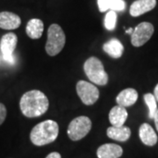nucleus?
I'll use <instances>...</instances> for the list:
<instances>
[{
  "instance_id": "f257e3e1",
  "label": "nucleus",
  "mask_w": 158,
  "mask_h": 158,
  "mask_svg": "<svg viewBox=\"0 0 158 158\" xmlns=\"http://www.w3.org/2000/svg\"><path fill=\"white\" fill-rule=\"evenodd\" d=\"M49 106L48 98L38 90L26 92L20 98L19 107L23 115L27 118H36L43 115Z\"/></svg>"
},
{
  "instance_id": "f03ea898",
  "label": "nucleus",
  "mask_w": 158,
  "mask_h": 158,
  "mask_svg": "<svg viewBox=\"0 0 158 158\" xmlns=\"http://www.w3.org/2000/svg\"><path fill=\"white\" fill-rule=\"evenodd\" d=\"M59 126L55 120L47 119L37 124L30 133V140L36 146H44L56 140Z\"/></svg>"
},
{
  "instance_id": "7ed1b4c3",
  "label": "nucleus",
  "mask_w": 158,
  "mask_h": 158,
  "mask_svg": "<svg viewBox=\"0 0 158 158\" xmlns=\"http://www.w3.org/2000/svg\"><path fill=\"white\" fill-rule=\"evenodd\" d=\"M66 42V36L62 28L57 24H52L48 30V40L45 46L46 52L50 56H57Z\"/></svg>"
},
{
  "instance_id": "20e7f679",
  "label": "nucleus",
  "mask_w": 158,
  "mask_h": 158,
  "mask_svg": "<svg viewBox=\"0 0 158 158\" xmlns=\"http://www.w3.org/2000/svg\"><path fill=\"white\" fill-rule=\"evenodd\" d=\"M84 70L90 82L98 85H106L108 83V74L106 72L101 61L97 57L87 59L84 65Z\"/></svg>"
},
{
  "instance_id": "39448f33",
  "label": "nucleus",
  "mask_w": 158,
  "mask_h": 158,
  "mask_svg": "<svg viewBox=\"0 0 158 158\" xmlns=\"http://www.w3.org/2000/svg\"><path fill=\"white\" fill-rule=\"evenodd\" d=\"M91 120L86 116H79L71 120L69 125L68 135L72 141H79L89 134L91 129Z\"/></svg>"
},
{
  "instance_id": "423d86ee",
  "label": "nucleus",
  "mask_w": 158,
  "mask_h": 158,
  "mask_svg": "<svg viewBox=\"0 0 158 158\" xmlns=\"http://www.w3.org/2000/svg\"><path fill=\"white\" fill-rule=\"evenodd\" d=\"M77 92L81 101L86 106L95 104L99 98V90L96 86L84 80H80L77 84Z\"/></svg>"
},
{
  "instance_id": "0eeeda50",
  "label": "nucleus",
  "mask_w": 158,
  "mask_h": 158,
  "mask_svg": "<svg viewBox=\"0 0 158 158\" xmlns=\"http://www.w3.org/2000/svg\"><path fill=\"white\" fill-rule=\"evenodd\" d=\"M18 43L17 35L13 33H8L3 35L0 40V49L2 52V56L4 61L9 64L15 63V56H13V52L16 48Z\"/></svg>"
},
{
  "instance_id": "6e6552de",
  "label": "nucleus",
  "mask_w": 158,
  "mask_h": 158,
  "mask_svg": "<svg viewBox=\"0 0 158 158\" xmlns=\"http://www.w3.org/2000/svg\"><path fill=\"white\" fill-rule=\"evenodd\" d=\"M154 34V27L151 23L141 22L134 29L131 34V43L135 47H141L147 43Z\"/></svg>"
},
{
  "instance_id": "1a4fd4ad",
  "label": "nucleus",
  "mask_w": 158,
  "mask_h": 158,
  "mask_svg": "<svg viewBox=\"0 0 158 158\" xmlns=\"http://www.w3.org/2000/svg\"><path fill=\"white\" fill-rule=\"evenodd\" d=\"M156 6V0H136L130 6V15L139 17L153 10Z\"/></svg>"
},
{
  "instance_id": "9d476101",
  "label": "nucleus",
  "mask_w": 158,
  "mask_h": 158,
  "mask_svg": "<svg viewBox=\"0 0 158 158\" xmlns=\"http://www.w3.org/2000/svg\"><path fill=\"white\" fill-rule=\"evenodd\" d=\"M21 25V19L17 14L11 11L0 12V28L5 30H14Z\"/></svg>"
},
{
  "instance_id": "9b49d317",
  "label": "nucleus",
  "mask_w": 158,
  "mask_h": 158,
  "mask_svg": "<svg viewBox=\"0 0 158 158\" xmlns=\"http://www.w3.org/2000/svg\"><path fill=\"white\" fill-rule=\"evenodd\" d=\"M122 154V148L114 143L104 144L97 150V156L98 158H119Z\"/></svg>"
},
{
  "instance_id": "f8f14e48",
  "label": "nucleus",
  "mask_w": 158,
  "mask_h": 158,
  "mask_svg": "<svg viewBox=\"0 0 158 158\" xmlns=\"http://www.w3.org/2000/svg\"><path fill=\"white\" fill-rule=\"evenodd\" d=\"M138 99V92L133 88H127L121 90L116 97V102L118 106L127 107L135 104Z\"/></svg>"
},
{
  "instance_id": "ddd939ff",
  "label": "nucleus",
  "mask_w": 158,
  "mask_h": 158,
  "mask_svg": "<svg viewBox=\"0 0 158 158\" xmlns=\"http://www.w3.org/2000/svg\"><path fill=\"white\" fill-rule=\"evenodd\" d=\"M139 136L143 144L152 147L157 142V135L153 127L148 123H143L139 129Z\"/></svg>"
},
{
  "instance_id": "4468645a",
  "label": "nucleus",
  "mask_w": 158,
  "mask_h": 158,
  "mask_svg": "<svg viewBox=\"0 0 158 158\" xmlns=\"http://www.w3.org/2000/svg\"><path fill=\"white\" fill-rule=\"evenodd\" d=\"M127 112L126 108L120 106H116L112 108L109 113V121L113 127H122L127 118Z\"/></svg>"
},
{
  "instance_id": "2eb2a0df",
  "label": "nucleus",
  "mask_w": 158,
  "mask_h": 158,
  "mask_svg": "<svg viewBox=\"0 0 158 158\" xmlns=\"http://www.w3.org/2000/svg\"><path fill=\"white\" fill-rule=\"evenodd\" d=\"M44 30V24L43 21L40 19H30L26 27V32L29 38L33 40L40 39Z\"/></svg>"
},
{
  "instance_id": "dca6fc26",
  "label": "nucleus",
  "mask_w": 158,
  "mask_h": 158,
  "mask_svg": "<svg viewBox=\"0 0 158 158\" xmlns=\"http://www.w3.org/2000/svg\"><path fill=\"white\" fill-rule=\"evenodd\" d=\"M103 50L112 58L118 59L123 55L124 47L118 39L113 38L103 45Z\"/></svg>"
},
{
  "instance_id": "f3484780",
  "label": "nucleus",
  "mask_w": 158,
  "mask_h": 158,
  "mask_svg": "<svg viewBox=\"0 0 158 158\" xmlns=\"http://www.w3.org/2000/svg\"><path fill=\"white\" fill-rule=\"evenodd\" d=\"M109 138L118 141H127L131 136V130L127 127H110L106 131Z\"/></svg>"
},
{
  "instance_id": "a211bd4d",
  "label": "nucleus",
  "mask_w": 158,
  "mask_h": 158,
  "mask_svg": "<svg viewBox=\"0 0 158 158\" xmlns=\"http://www.w3.org/2000/svg\"><path fill=\"white\" fill-rule=\"evenodd\" d=\"M144 101L148 107V117L154 118V116L157 111V101L152 93H147L144 95Z\"/></svg>"
},
{
  "instance_id": "6ab92c4d",
  "label": "nucleus",
  "mask_w": 158,
  "mask_h": 158,
  "mask_svg": "<svg viewBox=\"0 0 158 158\" xmlns=\"http://www.w3.org/2000/svg\"><path fill=\"white\" fill-rule=\"evenodd\" d=\"M117 13L116 11H111L109 10L107 13L106 14L105 20H104V25L105 27L107 29L108 31H113L116 27V24H117Z\"/></svg>"
},
{
  "instance_id": "aec40b11",
  "label": "nucleus",
  "mask_w": 158,
  "mask_h": 158,
  "mask_svg": "<svg viewBox=\"0 0 158 158\" xmlns=\"http://www.w3.org/2000/svg\"><path fill=\"white\" fill-rule=\"evenodd\" d=\"M126 2L124 0H112L110 10L113 11H123L126 9Z\"/></svg>"
},
{
  "instance_id": "412c9836",
  "label": "nucleus",
  "mask_w": 158,
  "mask_h": 158,
  "mask_svg": "<svg viewBox=\"0 0 158 158\" xmlns=\"http://www.w3.org/2000/svg\"><path fill=\"white\" fill-rule=\"evenodd\" d=\"M112 0H98V6L100 12H105L110 10Z\"/></svg>"
},
{
  "instance_id": "4be33fe9",
  "label": "nucleus",
  "mask_w": 158,
  "mask_h": 158,
  "mask_svg": "<svg viewBox=\"0 0 158 158\" xmlns=\"http://www.w3.org/2000/svg\"><path fill=\"white\" fill-rule=\"evenodd\" d=\"M6 107L5 106V105L0 103V125H2L4 123L5 119L6 118Z\"/></svg>"
},
{
  "instance_id": "5701e85b",
  "label": "nucleus",
  "mask_w": 158,
  "mask_h": 158,
  "mask_svg": "<svg viewBox=\"0 0 158 158\" xmlns=\"http://www.w3.org/2000/svg\"><path fill=\"white\" fill-rule=\"evenodd\" d=\"M46 158H62V156L58 152H52L50 154H48Z\"/></svg>"
},
{
  "instance_id": "b1692460",
  "label": "nucleus",
  "mask_w": 158,
  "mask_h": 158,
  "mask_svg": "<svg viewBox=\"0 0 158 158\" xmlns=\"http://www.w3.org/2000/svg\"><path fill=\"white\" fill-rule=\"evenodd\" d=\"M154 120H155L156 127V130H157L158 132V109L157 111H156V114H155V116H154Z\"/></svg>"
},
{
  "instance_id": "393cba45",
  "label": "nucleus",
  "mask_w": 158,
  "mask_h": 158,
  "mask_svg": "<svg viewBox=\"0 0 158 158\" xmlns=\"http://www.w3.org/2000/svg\"><path fill=\"white\" fill-rule=\"evenodd\" d=\"M154 96L156 98V101L158 102V84L156 85V86L155 87V90H154Z\"/></svg>"
},
{
  "instance_id": "a878e982",
  "label": "nucleus",
  "mask_w": 158,
  "mask_h": 158,
  "mask_svg": "<svg viewBox=\"0 0 158 158\" xmlns=\"http://www.w3.org/2000/svg\"><path fill=\"white\" fill-rule=\"evenodd\" d=\"M133 32H134V29H133V28L127 29V30L126 31V33H127V34H133Z\"/></svg>"
}]
</instances>
